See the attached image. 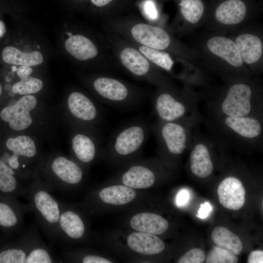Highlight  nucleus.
I'll return each instance as SVG.
<instances>
[{"label": "nucleus", "mask_w": 263, "mask_h": 263, "mask_svg": "<svg viewBox=\"0 0 263 263\" xmlns=\"http://www.w3.org/2000/svg\"><path fill=\"white\" fill-rule=\"evenodd\" d=\"M105 37L119 65L134 78L152 84L158 88L170 87L168 79L133 44L104 28Z\"/></svg>", "instance_id": "nucleus-1"}, {"label": "nucleus", "mask_w": 263, "mask_h": 263, "mask_svg": "<svg viewBox=\"0 0 263 263\" xmlns=\"http://www.w3.org/2000/svg\"><path fill=\"white\" fill-rule=\"evenodd\" d=\"M263 116L212 115L211 133L228 145L257 147L263 144Z\"/></svg>", "instance_id": "nucleus-2"}, {"label": "nucleus", "mask_w": 263, "mask_h": 263, "mask_svg": "<svg viewBox=\"0 0 263 263\" xmlns=\"http://www.w3.org/2000/svg\"><path fill=\"white\" fill-rule=\"evenodd\" d=\"M197 98L179 94L170 87L158 88L153 98V109L157 119L166 122H178L193 128L203 121Z\"/></svg>", "instance_id": "nucleus-3"}, {"label": "nucleus", "mask_w": 263, "mask_h": 263, "mask_svg": "<svg viewBox=\"0 0 263 263\" xmlns=\"http://www.w3.org/2000/svg\"><path fill=\"white\" fill-rule=\"evenodd\" d=\"M212 115L232 116H263L261 96L256 95L252 87L246 83L230 86L219 99L208 103Z\"/></svg>", "instance_id": "nucleus-4"}, {"label": "nucleus", "mask_w": 263, "mask_h": 263, "mask_svg": "<svg viewBox=\"0 0 263 263\" xmlns=\"http://www.w3.org/2000/svg\"><path fill=\"white\" fill-rule=\"evenodd\" d=\"M96 96L106 104L120 108H129L138 104L142 92L136 86L115 77L103 74L91 80Z\"/></svg>", "instance_id": "nucleus-5"}, {"label": "nucleus", "mask_w": 263, "mask_h": 263, "mask_svg": "<svg viewBox=\"0 0 263 263\" xmlns=\"http://www.w3.org/2000/svg\"><path fill=\"white\" fill-rule=\"evenodd\" d=\"M194 128L178 122L158 119L151 128L159 150L169 156L174 157L182 154L189 149Z\"/></svg>", "instance_id": "nucleus-6"}, {"label": "nucleus", "mask_w": 263, "mask_h": 263, "mask_svg": "<svg viewBox=\"0 0 263 263\" xmlns=\"http://www.w3.org/2000/svg\"><path fill=\"white\" fill-rule=\"evenodd\" d=\"M150 128L142 120L129 123L118 129L112 136L108 149L115 157L128 158L138 153L147 141Z\"/></svg>", "instance_id": "nucleus-7"}, {"label": "nucleus", "mask_w": 263, "mask_h": 263, "mask_svg": "<svg viewBox=\"0 0 263 263\" xmlns=\"http://www.w3.org/2000/svg\"><path fill=\"white\" fill-rule=\"evenodd\" d=\"M223 141L213 133H202L199 126L193 130L189 148L190 169L193 174L200 178L210 176L214 170L212 152Z\"/></svg>", "instance_id": "nucleus-8"}, {"label": "nucleus", "mask_w": 263, "mask_h": 263, "mask_svg": "<svg viewBox=\"0 0 263 263\" xmlns=\"http://www.w3.org/2000/svg\"><path fill=\"white\" fill-rule=\"evenodd\" d=\"M29 195L32 207L45 230L58 234V223L61 205L49 192L46 186L29 187Z\"/></svg>", "instance_id": "nucleus-9"}, {"label": "nucleus", "mask_w": 263, "mask_h": 263, "mask_svg": "<svg viewBox=\"0 0 263 263\" xmlns=\"http://www.w3.org/2000/svg\"><path fill=\"white\" fill-rule=\"evenodd\" d=\"M37 103V100L34 96H23L15 105L4 108L0 113V117L9 123L12 130H24L32 123L30 112L35 108Z\"/></svg>", "instance_id": "nucleus-10"}, {"label": "nucleus", "mask_w": 263, "mask_h": 263, "mask_svg": "<svg viewBox=\"0 0 263 263\" xmlns=\"http://www.w3.org/2000/svg\"><path fill=\"white\" fill-rule=\"evenodd\" d=\"M217 193L220 203L226 208L237 210L244 205L245 190L242 181L235 176L223 179L218 186Z\"/></svg>", "instance_id": "nucleus-11"}, {"label": "nucleus", "mask_w": 263, "mask_h": 263, "mask_svg": "<svg viewBox=\"0 0 263 263\" xmlns=\"http://www.w3.org/2000/svg\"><path fill=\"white\" fill-rule=\"evenodd\" d=\"M69 110L75 119L84 122L99 121L100 112L94 102L79 92H73L67 99Z\"/></svg>", "instance_id": "nucleus-12"}, {"label": "nucleus", "mask_w": 263, "mask_h": 263, "mask_svg": "<svg viewBox=\"0 0 263 263\" xmlns=\"http://www.w3.org/2000/svg\"><path fill=\"white\" fill-rule=\"evenodd\" d=\"M209 51L233 67L238 68L243 64L239 49L235 42L224 37H213L207 42Z\"/></svg>", "instance_id": "nucleus-13"}, {"label": "nucleus", "mask_w": 263, "mask_h": 263, "mask_svg": "<svg viewBox=\"0 0 263 263\" xmlns=\"http://www.w3.org/2000/svg\"><path fill=\"white\" fill-rule=\"evenodd\" d=\"M129 247L134 251L145 255H154L164 251L165 245L163 241L154 234L134 232L127 238Z\"/></svg>", "instance_id": "nucleus-14"}, {"label": "nucleus", "mask_w": 263, "mask_h": 263, "mask_svg": "<svg viewBox=\"0 0 263 263\" xmlns=\"http://www.w3.org/2000/svg\"><path fill=\"white\" fill-rule=\"evenodd\" d=\"M131 227L134 230L154 235L165 233L169 227L168 221L159 215L142 212L133 216L130 221Z\"/></svg>", "instance_id": "nucleus-15"}, {"label": "nucleus", "mask_w": 263, "mask_h": 263, "mask_svg": "<svg viewBox=\"0 0 263 263\" xmlns=\"http://www.w3.org/2000/svg\"><path fill=\"white\" fill-rule=\"evenodd\" d=\"M123 184L131 188H147L151 187L155 181L154 172L148 166L136 164L131 166L122 175Z\"/></svg>", "instance_id": "nucleus-16"}, {"label": "nucleus", "mask_w": 263, "mask_h": 263, "mask_svg": "<svg viewBox=\"0 0 263 263\" xmlns=\"http://www.w3.org/2000/svg\"><path fill=\"white\" fill-rule=\"evenodd\" d=\"M7 148L13 152L8 162V165L13 169L19 167V157H33L37 153V149L33 140L29 136L20 135L15 138H9L6 142Z\"/></svg>", "instance_id": "nucleus-17"}, {"label": "nucleus", "mask_w": 263, "mask_h": 263, "mask_svg": "<svg viewBox=\"0 0 263 263\" xmlns=\"http://www.w3.org/2000/svg\"><path fill=\"white\" fill-rule=\"evenodd\" d=\"M53 172L61 183L75 185L82 180L83 172L75 162L64 156H58L52 162Z\"/></svg>", "instance_id": "nucleus-18"}, {"label": "nucleus", "mask_w": 263, "mask_h": 263, "mask_svg": "<svg viewBox=\"0 0 263 263\" xmlns=\"http://www.w3.org/2000/svg\"><path fill=\"white\" fill-rule=\"evenodd\" d=\"M246 8L241 0H227L218 6L215 17L218 22L226 25H234L241 22L244 19Z\"/></svg>", "instance_id": "nucleus-19"}, {"label": "nucleus", "mask_w": 263, "mask_h": 263, "mask_svg": "<svg viewBox=\"0 0 263 263\" xmlns=\"http://www.w3.org/2000/svg\"><path fill=\"white\" fill-rule=\"evenodd\" d=\"M235 43L243 61L247 64L257 62L263 54V44L257 36L243 34L238 36Z\"/></svg>", "instance_id": "nucleus-20"}, {"label": "nucleus", "mask_w": 263, "mask_h": 263, "mask_svg": "<svg viewBox=\"0 0 263 263\" xmlns=\"http://www.w3.org/2000/svg\"><path fill=\"white\" fill-rule=\"evenodd\" d=\"M72 149L77 157L81 162L89 163L95 157L100 144L96 139L82 132L75 134L72 141Z\"/></svg>", "instance_id": "nucleus-21"}, {"label": "nucleus", "mask_w": 263, "mask_h": 263, "mask_svg": "<svg viewBox=\"0 0 263 263\" xmlns=\"http://www.w3.org/2000/svg\"><path fill=\"white\" fill-rule=\"evenodd\" d=\"M85 227L80 216L71 210L62 209L58 223V234L63 233L69 238L78 239L83 237Z\"/></svg>", "instance_id": "nucleus-22"}, {"label": "nucleus", "mask_w": 263, "mask_h": 263, "mask_svg": "<svg viewBox=\"0 0 263 263\" xmlns=\"http://www.w3.org/2000/svg\"><path fill=\"white\" fill-rule=\"evenodd\" d=\"M2 57L3 61L8 64L30 67L39 65L43 61V56L39 51L25 53L13 46H7L4 48Z\"/></svg>", "instance_id": "nucleus-23"}, {"label": "nucleus", "mask_w": 263, "mask_h": 263, "mask_svg": "<svg viewBox=\"0 0 263 263\" xmlns=\"http://www.w3.org/2000/svg\"><path fill=\"white\" fill-rule=\"evenodd\" d=\"M135 191L129 187L114 185L102 189L99 193L100 199L104 203L113 205H123L134 200Z\"/></svg>", "instance_id": "nucleus-24"}, {"label": "nucleus", "mask_w": 263, "mask_h": 263, "mask_svg": "<svg viewBox=\"0 0 263 263\" xmlns=\"http://www.w3.org/2000/svg\"><path fill=\"white\" fill-rule=\"evenodd\" d=\"M211 237L216 245L236 255H239L242 251L243 245L240 238L225 227L218 226L215 227Z\"/></svg>", "instance_id": "nucleus-25"}, {"label": "nucleus", "mask_w": 263, "mask_h": 263, "mask_svg": "<svg viewBox=\"0 0 263 263\" xmlns=\"http://www.w3.org/2000/svg\"><path fill=\"white\" fill-rule=\"evenodd\" d=\"M37 244L30 240L23 241L20 245L3 249L0 252V263H26L31 250Z\"/></svg>", "instance_id": "nucleus-26"}, {"label": "nucleus", "mask_w": 263, "mask_h": 263, "mask_svg": "<svg viewBox=\"0 0 263 263\" xmlns=\"http://www.w3.org/2000/svg\"><path fill=\"white\" fill-rule=\"evenodd\" d=\"M132 43L153 64L168 72H171L174 61L168 52L149 48L137 43Z\"/></svg>", "instance_id": "nucleus-27"}, {"label": "nucleus", "mask_w": 263, "mask_h": 263, "mask_svg": "<svg viewBox=\"0 0 263 263\" xmlns=\"http://www.w3.org/2000/svg\"><path fill=\"white\" fill-rule=\"evenodd\" d=\"M22 210L16 209L8 203L0 202V226L13 228L21 225Z\"/></svg>", "instance_id": "nucleus-28"}, {"label": "nucleus", "mask_w": 263, "mask_h": 263, "mask_svg": "<svg viewBox=\"0 0 263 263\" xmlns=\"http://www.w3.org/2000/svg\"><path fill=\"white\" fill-rule=\"evenodd\" d=\"M179 6L182 16L190 23H196L203 16L204 5L201 0H181Z\"/></svg>", "instance_id": "nucleus-29"}, {"label": "nucleus", "mask_w": 263, "mask_h": 263, "mask_svg": "<svg viewBox=\"0 0 263 263\" xmlns=\"http://www.w3.org/2000/svg\"><path fill=\"white\" fill-rule=\"evenodd\" d=\"M19 188L14 169L0 159V191L10 193L18 191Z\"/></svg>", "instance_id": "nucleus-30"}, {"label": "nucleus", "mask_w": 263, "mask_h": 263, "mask_svg": "<svg viewBox=\"0 0 263 263\" xmlns=\"http://www.w3.org/2000/svg\"><path fill=\"white\" fill-rule=\"evenodd\" d=\"M42 87L43 83L40 79L30 76L27 79H20L15 83L12 87V90L15 94L27 95L38 92Z\"/></svg>", "instance_id": "nucleus-31"}, {"label": "nucleus", "mask_w": 263, "mask_h": 263, "mask_svg": "<svg viewBox=\"0 0 263 263\" xmlns=\"http://www.w3.org/2000/svg\"><path fill=\"white\" fill-rule=\"evenodd\" d=\"M237 262V255L217 245L213 247L206 259L207 263H236Z\"/></svg>", "instance_id": "nucleus-32"}, {"label": "nucleus", "mask_w": 263, "mask_h": 263, "mask_svg": "<svg viewBox=\"0 0 263 263\" xmlns=\"http://www.w3.org/2000/svg\"><path fill=\"white\" fill-rule=\"evenodd\" d=\"M53 257L49 249L44 245L37 244L28 254L26 263H52Z\"/></svg>", "instance_id": "nucleus-33"}, {"label": "nucleus", "mask_w": 263, "mask_h": 263, "mask_svg": "<svg viewBox=\"0 0 263 263\" xmlns=\"http://www.w3.org/2000/svg\"><path fill=\"white\" fill-rule=\"evenodd\" d=\"M139 6L141 13L145 21L152 25L158 21L160 15L154 0H143Z\"/></svg>", "instance_id": "nucleus-34"}, {"label": "nucleus", "mask_w": 263, "mask_h": 263, "mask_svg": "<svg viewBox=\"0 0 263 263\" xmlns=\"http://www.w3.org/2000/svg\"><path fill=\"white\" fill-rule=\"evenodd\" d=\"M205 259L204 252L200 248H192L178 260V263H202Z\"/></svg>", "instance_id": "nucleus-35"}, {"label": "nucleus", "mask_w": 263, "mask_h": 263, "mask_svg": "<svg viewBox=\"0 0 263 263\" xmlns=\"http://www.w3.org/2000/svg\"><path fill=\"white\" fill-rule=\"evenodd\" d=\"M92 5L103 16L110 15V8L113 6L117 0H90Z\"/></svg>", "instance_id": "nucleus-36"}, {"label": "nucleus", "mask_w": 263, "mask_h": 263, "mask_svg": "<svg viewBox=\"0 0 263 263\" xmlns=\"http://www.w3.org/2000/svg\"><path fill=\"white\" fill-rule=\"evenodd\" d=\"M82 263H111L112 262L94 255H88L83 257Z\"/></svg>", "instance_id": "nucleus-37"}, {"label": "nucleus", "mask_w": 263, "mask_h": 263, "mask_svg": "<svg viewBox=\"0 0 263 263\" xmlns=\"http://www.w3.org/2000/svg\"><path fill=\"white\" fill-rule=\"evenodd\" d=\"M33 72L32 68L26 65H20L17 71V74L20 79L28 78Z\"/></svg>", "instance_id": "nucleus-38"}, {"label": "nucleus", "mask_w": 263, "mask_h": 263, "mask_svg": "<svg viewBox=\"0 0 263 263\" xmlns=\"http://www.w3.org/2000/svg\"><path fill=\"white\" fill-rule=\"evenodd\" d=\"M247 263H263V251L262 250H255L252 251L248 256Z\"/></svg>", "instance_id": "nucleus-39"}, {"label": "nucleus", "mask_w": 263, "mask_h": 263, "mask_svg": "<svg viewBox=\"0 0 263 263\" xmlns=\"http://www.w3.org/2000/svg\"><path fill=\"white\" fill-rule=\"evenodd\" d=\"M211 210V207L208 202L202 204L198 211V216L201 218H206Z\"/></svg>", "instance_id": "nucleus-40"}, {"label": "nucleus", "mask_w": 263, "mask_h": 263, "mask_svg": "<svg viewBox=\"0 0 263 263\" xmlns=\"http://www.w3.org/2000/svg\"><path fill=\"white\" fill-rule=\"evenodd\" d=\"M189 198V194L186 190H181L178 194L176 203L178 206H183L186 204Z\"/></svg>", "instance_id": "nucleus-41"}, {"label": "nucleus", "mask_w": 263, "mask_h": 263, "mask_svg": "<svg viewBox=\"0 0 263 263\" xmlns=\"http://www.w3.org/2000/svg\"><path fill=\"white\" fill-rule=\"evenodd\" d=\"M5 31V25L3 21L0 20V38L3 36Z\"/></svg>", "instance_id": "nucleus-42"}, {"label": "nucleus", "mask_w": 263, "mask_h": 263, "mask_svg": "<svg viewBox=\"0 0 263 263\" xmlns=\"http://www.w3.org/2000/svg\"><path fill=\"white\" fill-rule=\"evenodd\" d=\"M10 155L7 153H4L0 157V160H1L3 162H4L5 163H8L9 159L10 158Z\"/></svg>", "instance_id": "nucleus-43"}, {"label": "nucleus", "mask_w": 263, "mask_h": 263, "mask_svg": "<svg viewBox=\"0 0 263 263\" xmlns=\"http://www.w3.org/2000/svg\"><path fill=\"white\" fill-rule=\"evenodd\" d=\"M9 94L11 95V96H13L14 94H15V93L13 92V91L12 90L11 92H10V93H9Z\"/></svg>", "instance_id": "nucleus-44"}, {"label": "nucleus", "mask_w": 263, "mask_h": 263, "mask_svg": "<svg viewBox=\"0 0 263 263\" xmlns=\"http://www.w3.org/2000/svg\"><path fill=\"white\" fill-rule=\"evenodd\" d=\"M1 91H2V87H1V84H0V96L1 94Z\"/></svg>", "instance_id": "nucleus-45"}]
</instances>
